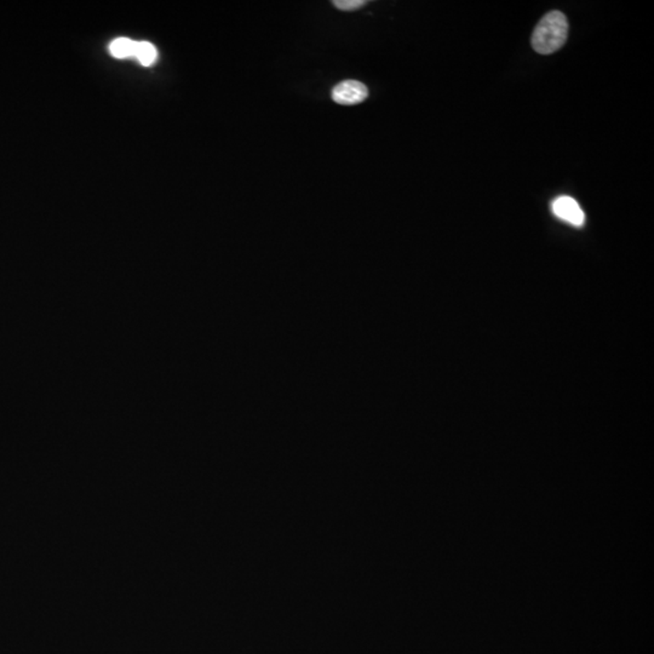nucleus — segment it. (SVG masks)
I'll list each match as a JSON object with an SVG mask.
<instances>
[{
	"label": "nucleus",
	"mask_w": 654,
	"mask_h": 654,
	"mask_svg": "<svg viewBox=\"0 0 654 654\" xmlns=\"http://www.w3.org/2000/svg\"><path fill=\"white\" fill-rule=\"evenodd\" d=\"M568 21L560 11H550L534 28L531 44L538 53L550 55L565 45Z\"/></svg>",
	"instance_id": "nucleus-1"
},
{
	"label": "nucleus",
	"mask_w": 654,
	"mask_h": 654,
	"mask_svg": "<svg viewBox=\"0 0 654 654\" xmlns=\"http://www.w3.org/2000/svg\"><path fill=\"white\" fill-rule=\"evenodd\" d=\"M367 97L368 89L366 85L357 80H344L336 85L332 90V99L338 105H357L366 100Z\"/></svg>",
	"instance_id": "nucleus-2"
},
{
	"label": "nucleus",
	"mask_w": 654,
	"mask_h": 654,
	"mask_svg": "<svg viewBox=\"0 0 654 654\" xmlns=\"http://www.w3.org/2000/svg\"><path fill=\"white\" fill-rule=\"evenodd\" d=\"M551 211L556 217L576 227H581L586 222L584 211L576 200L570 197H559L551 203Z\"/></svg>",
	"instance_id": "nucleus-3"
},
{
	"label": "nucleus",
	"mask_w": 654,
	"mask_h": 654,
	"mask_svg": "<svg viewBox=\"0 0 654 654\" xmlns=\"http://www.w3.org/2000/svg\"><path fill=\"white\" fill-rule=\"evenodd\" d=\"M137 42L129 38H118L110 42V53L113 58H127L135 55Z\"/></svg>",
	"instance_id": "nucleus-4"
},
{
	"label": "nucleus",
	"mask_w": 654,
	"mask_h": 654,
	"mask_svg": "<svg viewBox=\"0 0 654 654\" xmlns=\"http://www.w3.org/2000/svg\"><path fill=\"white\" fill-rule=\"evenodd\" d=\"M134 58L143 66H152L157 61L158 51L155 47L148 42H137Z\"/></svg>",
	"instance_id": "nucleus-5"
},
{
	"label": "nucleus",
	"mask_w": 654,
	"mask_h": 654,
	"mask_svg": "<svg viewBox=\"0 0 654 654\" xmlns=\"http://www.w3.org/2000/svg\"><path fill=\"white\" fill-rule=\"evenodd\" d=\"M334 5L340 10L353 11L365 5V1L364 0H336L334 1Z\"/></svg>",
	"instance_id": "nucleus-6"
}]
</instances>
